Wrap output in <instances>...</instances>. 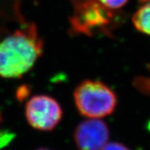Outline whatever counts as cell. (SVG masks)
Here are the masks:
<instances>
[{"mask_svg":"<svg viewBox=\"0 0 150 150\" xmlns=\"http://www.w3.org/2000/svg\"><path fill=\"white\" fill-rule=\"evenodd\" d=\"M43 51L36 26L26 24L0 40V77L17 78L26 74Z\"/></svg>","mask_w":150,"mask_h":150,"instance_id":"1","label":"cell"},{"mask_svg":"<svg viewBox=\"0 0 150 150\" xmlns=\"http://www.w3.org/2000/svg\"><path fill=\"white\" fill-rule=\"evenodd\" d=\"M75 105L82 116L100 119L110 115L117 107V98L112 90L97 81L81 82L74 93Z\"/></svg>","mask_w":150,"mask_h":150,"instance_id":"2","label":"cell"},{"mask_svg":"<svg viewBox=\"0 0 150 150\" xmlns=\"http://www.w3.org/2000/svg\"><path fill=\"white\" fill-rule=\"evenodd\" d=\"M112 14L96 0H87L75 6L70 22L75 33L92 35L96 32L104 31L110 25Z\"/></svg>","mask_w":150,"mask_h":150,"instance_id":"3","label":"cell"},{"mask_svg":"<svg viewBox=\"0 0 150 150\" xmlns=\"http://www.w3.org/2000/svg\"><path fill=\"white\" fill-rule=\"evenodd\" d=\"M63 111L56 100L47 95H36L27 102L25 117L29 125L38 130L50 131L62 119Z\"/></svg>","mask_w":150,"mask_h":150,"instance_id":"4","label":"cell"},{"mask_svg":"<svg viewBox=\"0 0 150 150\" xmlns=\"http://www.w3.org/2000/svg\"><path fill=\"white\" fill-rule=\"evenodd\" d=\"M109 136L108 127L103 121L90 118L81 122L75 129V144L79 150H102Z\"/></svg>","mask_w":150,"mask_h":150,"instance_id":"5","label":"cell"},{"mask_svg":"<svg viewBox=\"0 0 150 150\" xmlns=\"http://www.w3.org/2000/svg\"><path fill=\"white\" fill-rule=\"evenodd\" d=\"M132 23L138 31L150 35V0L136 11Z\"/></svg>","mask_w":150,"mask_h":150,"instance_id":"6","label":"cell"},{"mask_svg":"<svg viewBox=\"0 0 150 150\" xmlns=\"http://www.w3.org/2000/svg\"><path fill=\"white\" fill-rule=\"evenodd\" d=\"M150 67V65H149ZM136 87L142 93L150 95V77L137 78L136 81Z\"/></svg>","mask_w":150,"mask_h":150,"instance_id":"7","label":"cell"},{"mask_svg":"<svg viewBox=\"0 0 150 150\" xmlns=\"http://www.w3.org/2000/svg\"><path fill=\"white\" fill-rule=\"evenodd\" d=\"M109 9H117L124 6L128 0H97Z\"/></svg>","mask_w":150,"mask_h":150,"instance_id":"8","label":"cell"},{"mask_svg":"<svg viewBox=\"0 0 150 150\" xmlns=\"http://www.w3.org/2000/svg\"><path fill=\"white\" fill-rule=\"evenodd\" d=\"M102 150H130L119 142H107Z\"/></svg>","mask_w":150,"mask_h":150,"instance_id":"9","label":"cell"},{"mask_svg":"<svg viewBox=\"0 0 150 150\" xmlns=\"http://www.w3.org/2000/svg\"><path fill=\"white\" fill-rule=\"evenodd\" d=\"M35 150H50V149H44V148H40V149H37Z\"/></svg>","mask_w":150,"mask_h":150,"instance_id":"10","label":"cell"},{"mask_svg":"<svg viewBox=\"0 0 150 150\" xmlns=\"http://www.w3.org/2000/svg\"><path fill=\"white\" fill-rule=\"evenodd\" d=\"M140 1H142V2H148V1H149V0H140Z\"/></svg>","mask_w":150,"mask_h":150,"instance_id":"11","label":"cell"},{"mask_svg":"<svg viewBox=\"0 0 150 150\" xmlns=\"http://www.w3.org/2000/svg\"><path fill=\"white\" fill-rule=\"evenodd\" d=\"M0 121H1V115H0Z\"/></svg>","mask_w":150,"mask_h":150,"instance_id":"12","label":"cell"},{"mask_svg":"<svg viewBox=\"0 0 150 150\" xmlns=\"http://www.w3.org/2000/svg\"><path fill=\"white\" fill-rule=\"evenodd\" d=\"M0 15H1V14H0Z\"/></svg>","mask_w":150,"mask_h":150,"instance_id":"13","label":"cell"}]
</instances>
